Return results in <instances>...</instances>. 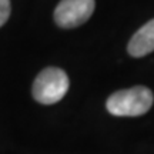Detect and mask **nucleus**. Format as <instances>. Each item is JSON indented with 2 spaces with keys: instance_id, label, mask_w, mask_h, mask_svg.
I'll use <instances>...</instances> for the list:
<instances>
[{
  "instance_id": "1",
  "label": "nucleus",
  "mask_w": 154,
  "mask_h": 154,
  "mask_svg": "<svg viewBox=\"0 0 154 154\" xmlns=\"http://www.w3.org/2000/svg\"><path fill=\"white\" fill-rule=\"evenodd\" d=\"M154 96L151 90L144 86L119 90L107 99V111L117 117H137L151 109Z\"/></svg>"
},
{
  "instance_id": "2",
  "label": "nucleus",
  "mask_w": 154,
  "mask_h": 154,
  "mask_svg": "<svg viewBox=\"0 0 154 154\" xmlns=\"http://www.w3.org/2000/svg\"><path fill=\"white\" fill-rule=\"evenodd\" d=\"M69 77L59 67H46L37 74L32 87V94L40 104H54L66 96Z\"/></svg>"
},
{
  "instance_id": "3",
  "label": "nucleus",
  "mask_w": 154,
  "mask_h": 154,
  "mask_svg": "<svg viewBox=\"0 0 154 154\" xmlns=\"http://www.w3.org/2000/svg\"><path fill=\"white\" fill-rule=\"evenodd\" d=\"M94 0H60L53 17L59 27L73 29L86 23L93 14Z\"/></svg>"
},
{
  "instance_id": "4",
  "label": "nucleus",
  "mask_w": 154,
  "mask_h": 154,
  "mask_svg": "<svg viewBox=\"0 0 154 154\" xmlns=\"http://www.w3.org/2000/svg\"><path fill=\"white\" fill-rule=\"evenodd\" d=\"M127 51L133 57H143L154 51V19L133 34L127 46Z\"/></svg>"
},
{
  "instance_id": "5",
  "label": "nucleus",
  "mask_w": 154,
  "mask_h": 154,
  "mask_svg": "<svg viewBox=\"0 0 154 154\" xmlns=\"http://www.w3.org/2000/svg\"><path fill=\"white\" fill-rule=\"evenodd\" d=\"M10 0H0V27L7 22L10 16Z\"/></svg>"
}]
</instances>
